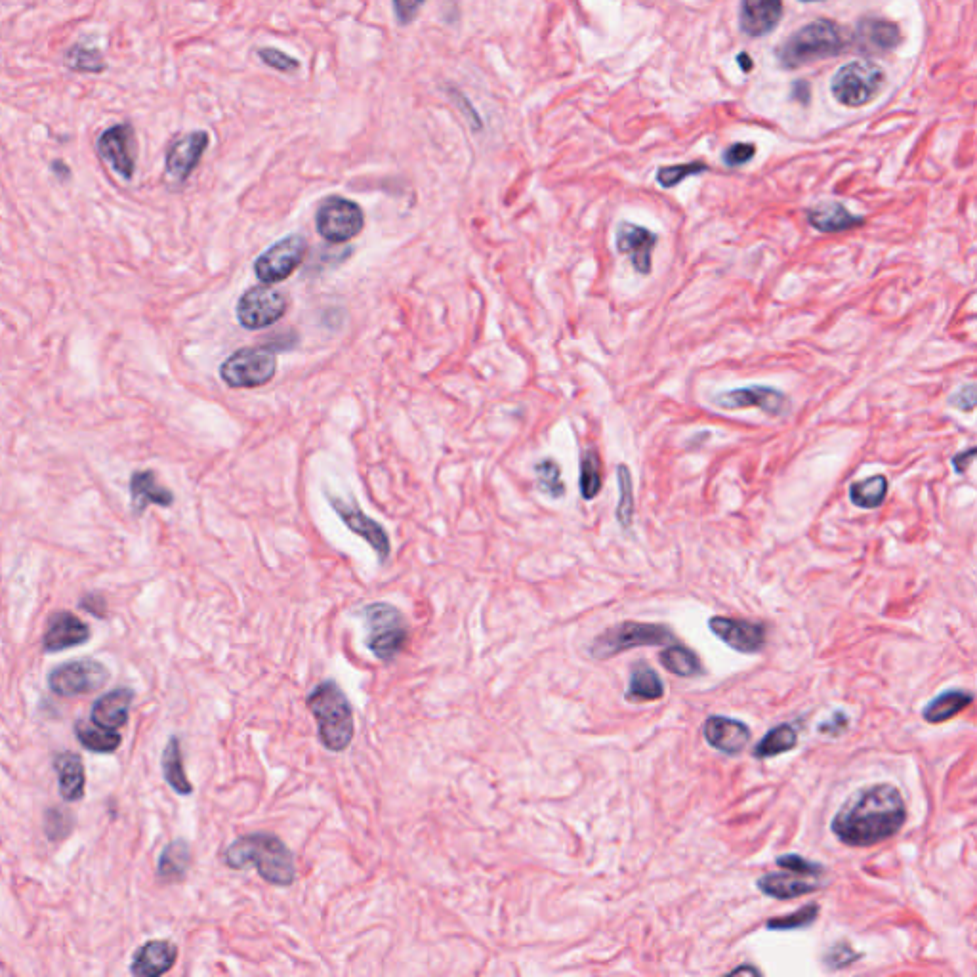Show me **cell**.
Here are the masks:
<instances>
[{
    "instance_id": "6da1fadb",
    "label": "cell",
    "mask_w": 977,
    "mask_h": 977,
    "mask_svg": "<svg viewBox=\"0 0 977 977\" xmlns=\"http://www.w3.org/2000/svg\"><path fill=\"white\" fill-rule=\"evenodd\" d=\"M907 821L901 790L892 783H874L855 790L832 817L831 831L850 848H871L894 838Z\"/></svg>"
},
{
    "instance_id": "7a4b0ae2",
    "label": "cell",
    "mask_w": 977,
    "mask_h": 977,
    "mask_svg": "<svg viewBox=\"0 0 977 977\" xmlns=\"http://www.w3.org/2000/svg\"><path fill=\"white\" fill-rule=\"evenodd\" d=\"M229 869L241 871L252 865L271 886H292L296 880L294 855L289 846L271 832H250L239 836L222 853Z\"/></svg>"
},
{
    "instance_id": "3957f363",
    "label": "cell",
    "mask_w": 977,
    "mask_h": 977,
    "mask_svg": "<svg viewBox=\"0 0 977 977\" xmlns=\"http://www.w3.org/2000/svg\"><path fill=\"white\" fill-rule=\"evenodd\" d=\"M315 720L321 745L331 752H344L355 735L354 708L346 693L333 680L315 686L306 699Z\"/></svg>"
},
{
    "instance_id": "277c9868",
    "label": "cell",
    "mask_w": 977,
    "mask_h": 977,
    "mask_svg": "<svg viewBox=\"0 0 977 977\" xmlns=\"http://www.w3.org/2000/svg\"><path fill=\"white\" fill-rule=\"evenodd\" d=\"M850 44L844 29L831 20H815L796 31L779 48L777 58L785 69H798L808 63L842 54Z\"/></svg>"
},
{
    "instance_id": "5b68a950",
    "label": "cell",
    "mask_w": 977,
    "mask_h": 977,
    "mask_svg": "<svg viewBox=\"0 0 977 977\" xmlns=\"http://www.w3.org/2000/svg\"><path fill=\"white\" fill-rule=\"evenodd\" d=\"M367 628V647L382 663L395 661L409 642V624L392 603L375 602L361 609Z\"/></svg>"
},
{
    "instance_id": "8992f818",
    "label": "cell",
    "mask_w": 977,
    "mask_h": 977,
    "mask_svg": "<svg viewBox=\"0 0 977 977\" xmlns=\"http://www.w3.org/2000/svg\"><path fill=\"white\" fill-rule=\"evenodd\" d=\"M674 642L676 636L666 624L624 621L605 628L602 634L594 638L588 651L594 659L607 661L636 647H657V645H670Z\"/></svg>"
},
{
    "instance_id": "52a82bcc",
    "label": "cell",
    "mask_w": 977,
    "mask_h": 977,
    "mask_svg": "<svg viewBox=\"0 0 977 977\" xmlns=\"http://www.w3.org/2000/svg\"><path fill=\"white\" fill-rule=\"evenodd\" d=\"M277 373V357L270 348H241L220 365V378L229 388L252 390L262 388Z\"/></svg>"
},
{
    "instance_id": "ba28073f",
    "label": "cell",
    "mask_w": 977,
    "mask_h": 977,
    "mask_svg": "<svg viewBox=\"0 0 977 977\" xmlns=\"http://www.w3.org/2000/svg\"><path fill=\"white\" fill-rule=\"evenodd\" d=\"M886 75L873 62H852L840 67L832 77V94L842 105L861 107L873 102L884 88Z\"/></svg>"
},
{
    "instance_id": "9c48e42d",
    "label": "cell",
    "mask_w": 977,
    "mask_h": 977,
    "mask_svg": "<svg viewBox=\"0 0 977 977\" xmlns=\"http://www.w3.org/2000/svg\"><path fill=\"white\" fill-rule=\"evenodd\" d=\"M289 310V296L273 285H258L243 292L237 302V321L243 329L260 331L275 325Z\"/></svg>"
},
{
    "instance_id": "30bf717a",
    "label": "cell",
    "mask_w": 977,
    "mask_h": 977,
    "mask_svg": "<svg viewBox=\"0 0 977 977\" xmlns=\"http://www.w3.org/2000/svg\"><path fill=\"white\" fill-rule=\"evenodd\" d=\"M310 250V243L304 235L292 233L289 237L277 241L270 249L264 250L254 260V275L264 285H275L289 279L298 270Z\"/></svg>"
},
{
    "instance_id": "8fae6325",
    "label": "cell",
    "mask_w": 977,
    "mask_h": 977,
    "mask_svg": "<svg viewBox=\"0 0 977 977\" xmlns=\"http://www.w3.org/2000/svg\"><path fill=\"white\" fill-rule=\"evenodd\" d=\"M365 226V214L361 207L344 197H329L321 203L315 214L317 233L329 243H348L355 239Z\"/></svg>"
},
{
    "instance_id": "7c38bea8",
    "label": "cell",
    "mask_w": 977,
    "mask_h": 977,
    "mask_svg": "<svg viewBox=\"0 0 977 977\" xmlns=\"http://www.w3.org/2000/svg\"><path fill=\"white\" fill-rule=\"evenodd\" d=\"M109 680V670L104 663L94 659L69 661L56 666L48 674V687L60 697H81L98 691Z\"/></svg>"
},
{
    "instance_id": "4fadbf2b",
    "label": "cell",
    "mask_w": 977,
    "mask_h": 977,
    "mask_svg": "<svg viewBox=\"0 0 977 977\" xmlns=\"http://www.w3.org/2000/svg\"><path fill=\"white\" fill-rule=\"evenodd\" d=\"M100 159L109 165L113 172L132 180L136 172V132L130 123H119L104 130L96 142Z\"/></svg>"
},
{
    "instance_id": "5bb4252c",
    "label": "cell",
    "mask_w": 977,
    "mask_h": 977,
    "mask_svg": "<svg viewBox=\"0 0 977 977\" xmlns=\"http://www.w3.org/2000/svg\"><path fill=\"white\" fill-rule=\"evenodd\" d=\"M708 628L716 638L743 655L760 653L768 640V626L749 619L716 615L708 621Z\"/></svg>"
},
{
    "instance_id": "9a60e30c",
    "label": "cell",
    "mask_w": 977,
    "mask_h": 977,
    "mask_svg": "<svg viewBox=\"0 0 977 977\" xmlns=\"http://www.w3.org/2000/svg\"><path fill=\"white\" fill-rule=\"evenodd\" d=\"M327 500L333 506L336 516L348 525V529L357 537H361L363 541L369 542V546L378 554L380 562L384 563L390 558L392 544L388 539V533L384 531V527L378 521L369 518L359 506L336 499L334 495H327Z\"/></svg>"
},
{
    "instance_id": "2e32d148",
    "label": "cell",
    "mask_w": 977,
    "mask_h": 977,
    "mask_svg": "<svg viewBox=\"0 0 977 977\" xmlns=\"http://www.w3.org/2000/svg\"><path fill=\"white\" fill-rule=\"evenodd\" d=\"M722 409H760L770 416L783 415L789 409V397L771 386H747L714 395L712 399Z\"/></svg>"
},
{
    "instance_id": "e0dca14e",
    "label": "cell",
    "mask_w": 977,
    "mask_h": 977,
    "mask_svg": "<svg viewBox=\"0 0 977 977\" xmlns=\"http://www.w3.org/2000/svg\"><path fill=\"white\" fill-rule=\"evenodd\" d=\"M208 142H210V138H208L207 132H203V130H197V132H191V134L172 140L167 149V157H165L168 178L178 182V184L186 182L189 176L193 174V170L199 165V161L203 159V153L207 151Z\"/></svg>"
},
{
    "instance_id": "ac0fdd59",
    "label": "cell",
    "mask_w": 977,
    "mask_h": 977,
    "mask_svg": "<svg viewBox=\"0 0 977 977\" xmlns=\"http://www.w3.org/2000/svg\"><path fill=\"white\" fill-rule=\"evenodd\" d=\"M92 636L90 626L69 611L54 613L42 636V651L44 653H60L71 647L84 645Z\"/></svg>"
},
{
    "instance_id": "d6986e66",
    "label": "cell",
    "mask_w": 977,
    "mask_h": 977,
    "mask_svg": "<svg viewBox=\"0 0 977 977\" xmlns=\"http://www.w3.org/2000/svg\"><path fill=\"white\" fill-rule=\"evenodd\" d=\"M615 243H617V250L630 258L634 270L642 275L651 273L653 249L659 243L657 233L644 226H636L632 222H621L617 228Z\"/></svg>"
},
{
    "instance_id": "ffe728a7",
    "label": "cell",
    "mask_w": 977,
    "mask_h": 977,
    "mask_svg": "<svg viewBox=\"0 0 977 977\" xmlns=\"http://www.w3.org/2000/svg\"><path fill=\"white\" fill-rule=\"evenodd\" d=\"M703 735L712 749L720 750L729 756L741 754L747 749L752 731L741 720L728 716H710L703 726Z\"/></svg>"
},
{
    "instance_id": "44dd1931",
    "label": "cell",
    "mask_w": 977,
    "mask_h": 977,
    "mask_svg": "<svg viewBox=\"0 0 977 977\" xmlns=\"http://www.w3.org/2000/svg\"><path fill=\"white\" fill-rule=\"evenodd\" d=\"M178 958V947L167 939H151L132 957L130 974L136 977L165 976Z\"/></svg>"
},
{
    "instance_id": "7402d4cb",
    "label": "cell",
    "mask_w": 977,
    "mask_h": 977,
    "mask_svg": "<svg viewBox=\"0 0 977 977\" xmlns=\"http://www.w3.org/2000/svg\"><path fill=\"white\" fill-rule=\"evenodd\" d=\"M134 697H136V693L130 687H117V689L105 693L100 699H96V703L92 705V710H90L92 724L98 728L109 729V731H117V729L123 728L128 722V714H130V707L134 703Z\"/></svg>"
},
{
    "instance_id": "603a6c76",
    "label": "cell",
    "mask_w": 977,
    "mask_h": 977,
    "mask_svg": "<svg viewBox=\"0 0 977 977\" xmlns=\"http://www.w3.org/2000/svg\"><path fill=\"white\" fill-rule=\"evenodd\" d=\"M901 42V33L892 21L865 18L855 29V44L861 52L886 54Z\"/></svg>"
},
{
    "instance_id": "cb8c5ba5",
    "label": "cell",
    "mask_w": 977,
    "mask_h": 977,
    "mask_svg": "<svg viewBox=\"0 0 977 977\" xmlns=\"http://www.w3.org/2000/svg\"><path fill=\"white\" fill-rule=\"evenodd\" d=\"M783 14V0H743L741 29L749 37H764L771 33Z\"/></svg>"
},
{
    "instance_id": "d4e9b609",
    "label": "cell",
    "mask_w": 977,
    "mask_h": 977,
    "mask_svg": "<svg viewBox=\"0 0 977 977\" xmlns=\"http://www.w3.org/2000/svg\"><path fill=\"white\" fill-rule=\"evenodd\" d=\"M130 499L136 514H142L149 504L168 508L174 502L172 491L159 483L153 470L134 472L130 478Z\"/></svg>"
},
{
    "instance_id": "484cf974",
    "label": "cell",
    "mask_w": 977,
    "mask_h": 977,
    "mask_svg": "<svg viewBox=\"0 0 977 977\" xmlns=\"http://www.w3.org/2000/svg\"><path fill=\"white\" fill-rule=\"evenodd\" d=\"M756 888L762 894L773 897V899L789 901V899H798V897H804V895H810L821 890V884L798 878V874L787 871V873H770L760 876L756 880Z\"/></svg>"
},
{
    "instance_id": "4316f807",
    "label": "cell",
    "mask_w": 977,
    "mask_h": 977,
    "mask_svg": "<svg viewBox=\"0 0 977 977\" xmlns=\"http://www.w3.org/2000/svg\"><path fill=\"white\" fill-rule=\"evenodd\" d=\"M54 770L58 773V789L63 800L69 804L83 800L86 787L83 758L75 752H62L54 760Z\"/></svg>"
},
{
    "instance_id": "83f0119b",
    "label": "cell",
    "mask_w": 977,
    "mask_h": 977,
    "mask_svg": "<svg viewBox=\"0 0 977 977\" xmlns=\"http://www.w3.org/2000/svg\"><path fill=\"white\" fill-rule=\"evenodd\" d=\"M808 222L811 228L821 233H842L848 229L857 228L865 222L863 216H855L848 208L840 203H823L808 210Z\"/></svg>"
},
{
    "instance_id": "f1b7e54d",
    "label": "cell",
    "mask_w": 977,
    "mask_h": 977,
    "mask_svg": "<svg viewBox=\"0 0 977 977\" xmlns=\"http://www.w3.org/2000/svg\"><path fill=\"white\" fill-rule=\"evenodd\" d=\"M663 697H665V682L661 680V676L647 663H636L632 666L624 699L628 703H651Z\"/></svg>"
},
{
    "instance_id": "f546056e",
    "label": "cell",
    "mask_w": 977,
    "mask_h": 977,
    "mask_svg": "<svg viewBox=\"0 0 977 977\" xmlns=\"http://www.w3.org/2000/svg\"><path fill=\"white\" fill-rule=\"evenodd\" d=\"M972 703H974V695L970 691L947 689L924 707L922 718L928 724H943V722L953 720Z\"/></svg>"
},
{
    "instance_id": "4dcf8cb0",
    "label": "cell",
    "mask_w": 977,
    "mask_h": 977,
    "mask_svg": "<svg viewBox=\"0 0 977 977\" xmlns=\"http://www.w3.org/2000/svg\"><path fill=\"white\" fill-rule=\"evenodd\" d=\"M189 865H191V848L186 840L178 838L170 842L161 853L157 863V876L167 884L182 882L188 876Z\"/></svg>"
},
{
    "instance_id": "1f68e13d",
    "label": "cell",
    "mask_w": 977,
    "mask_h": 977,
    "mask_svg": "<svg viewBox=\"0 0 977 977\" xmlns=\"http://www.w3.org/2000/svg\"><path fill=\"white\" fill-rule=\"evenodd\" d=\"M161 768H163V775H165V781L170 785V789L174 790L176 794L180 796H189L193 794V785L186 775V768H184V756H182V747H180V739L174 735L168 739L167 747L163 750V756H161Z\"/></svg>"
},
{
    "instance_id": "d6a6232c",
    "label": "cell",
    "mask_w": 977,
    "mask_h": 977,
    "mask_svg": "<svg viewBox=\"0 0 977 977\" xmlns=\"http://www.w3.org/2000/svg\"><path fill=\"white\" fill-rule=\"evenodd\" d=\"M659 663L668 672L680 678H695L703 674V663L699 655L686 645L670 644L659 655Z\"/></svg>"
},
{
    "instance_id": "836d02e7",
    "label": "cell",
    "mask_w": 977,
    "mask_h": 977,
    "mask_svg": "<svg viewBox=\"0 0 977 977\" xmlns=\"http://www.w3.org/2000/svg\"><path fill=\"white\" fill-rule=\"evenodd\" d=\"M798 745V731L792 724H779L771 728L752 750V756L758 760H768L779 754H787Z\"/></svg>"
},
{
    "instance_id": "e575fe53",
    "label": "cell",
    "mask_w": 977,
    "mask_h": 977,
    "mask_svg": "<svg viewBox=\"0 0 977 977\" xmlns=\"http://www.w3.org/2000/svg\"><path fill=\"white\" fill-rule=\"evenodd\" d=\"M888 479L882 474L855 481L850 485V499L857 508L874 510L880 508L888 495Z\"/></svg>"
},
{
    "instance_id": "d590c367",
    "label": "cell",
    "mask_w": 977,
    "mask_h": 977,
    "mask_svg": "<svg viewBox=\"0 0 977 977\" xmlns=\"http://www.w3.org/2000/svg\"><path fill=\"white\" fill-rule=\"evenodd\" d=\"M75 735L84 749L96 754H113L121 747L123 741V737L117 731H109L98 726H86L83 722L75 726Z\"/></svg>"
},
{
    "instance_id": "8d00e7d4",
    "label": "cell",
    "mask_w": 977,
    "mask_h": 977,
    "mask_svg": "<svg viewBox=\"0 0 977 977\" xmlns=\"http://www.w3.org/2000/svg\"><path fill=\"white\" fill-rule=\"evenodd\" d=\"M602 458L596 449H586L581 457L579 489L584 500L596 499L602 491Z\"/></svg>"
},
{
    "instance_id": "74e56055",
    "label": "cell",
    "mask_w": 977,
    "mask_h": 977,
    "mask_svg": "<svg viewBox=\"0 0 977 977\" xmlns=\"http://www.w3.org/2000/svg\"><path fill=\"white\" fill-rule=\"evenodd\" d=\"M63 63L75 73H102L107 69L102 52L96 48H86L83 44H73L65 52Z\"/></svg>"
},
{
    "instance_id": "f35d334b",
    "label": "cell",
    "mask_w": 977,
    "mask_h": 977,
    "mask_svg": "<svg viewBox=\"0 0 977 977\" xmlns=\"http://www.w3.org/2000/svg\"><path fill=\"white\" fill-rule=\"evenodd\" d=\"M819 916V905L810 903L800 907L798 911L785 916H775L766 922V928L773 932H792V930H804L811 926Z\"/></svg>"
},
{
    "instance_id": "ab89813d",
    "label": "cell",
    "mask_w": 977,
    "mask_h": 977,
    "mask_svg": "<svg viewBox=\"0 0 977 977\" xmlns=\"http://www.w3.org/2000/svg\"><path fill=\"white\" fill-rule=\"evenodd\" d=\"M537 479H539V489L552 499H560L565 495V485L562 481V468L556 460L544 458L535 466Z\"/></svg>"
},
{
    "instance_id": "60d3db41",
    "label": "cell",
    "mask_w": 977,
    "mask_h": 977,
    "mask_svg": "<svg viewBox=\"0 0 977 977\" xmlns=\"http://www.w3.org/2000/svg\"><path fill=\"white\" fill-rule=\"evenodd\" d=\"M617 479H619V493H621V500L617 506V520L623 529H630L634 518V499H632V478L626 464H619Z\"/></svg>"
},
{
    "instance_id": "b9f144b4",
    "label": "cell",
    "mask_w": 977,
    "mask_h": 977,
    "mask_svg": "<svg viewBox=\"0 0 977 977\" xmlns=\"http://www.w3.org/2000/svg\"><path fill=\"white\" fill-rule=\"evenodd\" d=\"M75 827V817L69 811L50 808L44 813V832L52 842L65 838Z\"/></svg>"
},
{
    "instance_id": "7bdbcfd3",
    "label": "cell",
    "mask_w": 977,
    "mask_h": 977,
    "mask_svg": "<svg viewBox=\"0 0 977 977\" xmlns=\"http://www.w3.org/2000/svg\"><path fill=\"white\" fill-rule=\"evenodd\" d=\"M708 167L705 163H689V165H674V167L659 168L657 172V182L663 188H674L680 182H684L689 176H697L701 172H707Z\"/></svg>"
},
{
    "instance_id": "ee69618b",
    "label": "cell",
    "mask_w": 977,
    "mask_h": 977,
    "mask_svg": "<svg viewBox=\"0 0 977 977\" xmlns=\"http://www.w3.org/2000/svg\"><path fill=\"white\" fill-rule=\"evenodd\" d=\"M775 863L783 871H789V873L798 874V876H821V874H825V867L821 863L804 859L798 853H785V855L777 857Z\"/></svg>"
},
{
    "instance_id": "f6af8a7d",
    "label": "cell",
    "mask_w": 977,
    "mask_h": 977,
    "mask_svg": "<svg viewBox=\"0 0 977 977\" xmlns=\"http://www.w3.org/2000/svg\"><path fill=\"white\" fill-rule=\"evenodd\" d=\"M859 958H861V955L853 951L850 943L842 941V943H834L832 945L829 953H827V957L823 958V962H825V966L829 970H842V968H848L850 964H853Z\"/></svg>"
},
{
    "instance_id": "bcb514c9",
    "label": "cell",
    "mask_w": 977,
    "mask_h": 977,
    "mask_svg": "<svg viewBox=\"0 0 977 977\" xmlns=\"http://www.w3.org/2000/svg\"><path fill=\"white\" fill-rule=\"evenodd\" d=\"M258 56L266 65H270L277 71H283V73H292L298 69V62L294 58L283 54L281 50H275V48H262V50H258Z\"/></svg>"
},
{
    "instance_id": "7dc6e473",
    "label": "cell",
    "mask_w": 977,
    "mask_h": 977,
    "mask_svg": "<svg viewBox=\"0 0 977 977\" xmlns=\"http://www.w3.org/2000/svg\"><path fill=\"white\" fill-rule=\"evenodd\" d=\"M754 153H756V147L752 144H733L724 153V163L728 167H743L754 157Z\"/></svg>"
},
{
    "instance_id": "c3c4849f",
    "label": "cell",
    "mask_w": 977,
    "mask_h": 977,
    "mask_svg": "<svg viewBox=\"0 0 977 977\" xmlns=\"http://www.w3.org/2000/svg\"><path fill=\"white\" fill-rule=\"evenodd\" d=\"M424 0H394V12L401 25H407L415 20L418 10L422 8Z\"/></svg>"
},
{
    "instance_id": "681fc988",
    "label": "cell",
    "mask_w": 977,
    "mask_h": 977,
    "mask_svg": "<svg viewBox=\"0 0 977 977\" xmlns=\"http://www.w3.org/2000/svg\"><path fill=\"white\" fill-rule=\"evenodd\" d=\"M949 403L957 409H962V411H974V407H976V386L974 384L964 386L958 394L949 397Z\"/></svg>"
},
{
    "instance_id": "f907efd6",
    "label": "cell",
    "mask_w": 977,
    "mask_h": 977,
    "mask_svg": "<svg viewBox=\"0 0 977 977\" xmlns=\"http://www.w3.org/2000/svg\"><path fill=\"white\" fill-rule=\"evenodd\" d=\"M81 609H84L86 613L98 617V619H105L107 617V602H105L104 596L100 594H88L84 596L81 600Z\"/></svg>"
},
{
    "instance_id": "816d5d0a",
    "label": "cell",
    "mask_w": 977,
    "mask_h": 977,
    "mask_svg": "<svg viewBox=\"0 0 977 977\" xmlns=\"http://www.w3.org/2000/svg\"><path fill=\"white\" fill-rule=\"evenodd\" d=\"M846 728H848V716H846L844 712H836L829 722L819 724V731H821V733L834 735V737H836V735H842V733L846 731Z\"/></svg>"
},
{
    "instance_id": "f5cc1de1",
    "label": "cell",
    "mask_w": 977,
    "mask_h": 977,
    "mask_svg": "<svg viewBox=\"0 0 977 977\" xmlns=\"http://www.w3.org/2000/svg\"><path fill=\"white\" fill-rule=\"evenodd\" d=\"M976 451H977L976 447H970V449H966V451H962V453H958V455H955V457H953V466H955V472H958V474H962V472H966V470H968V468L972 466V462H974V458H976Z\"/></svg>"
},
{
    "instance_id": "db71d44e",
    "label": "cell",
    "mask_w": 977,
    "mask_h": 977,
    "mask_svg": "<svg viewBox=\"0 0 977 977\" xmlns=\"http://www.w3.org/2000/svg\"><path fill=\"white\" fill-rule=\"evenodd\" d=\"M52 172H54L58 178H63V180H69V176H71V170H69V167H67L63 161H54V163H52Z\"/></svg>"
},
{
    "instance_id": "11a10c76",
    "label": "cell",
    "mask_w": 977,
    "mask_h": 977,
    "mask_svg": "<svg viewBox=\"0 0 977 977\" xmlns=\"http://www.w3.org/2000/svg\"><path fill=\"white\" fill-rule=\"evenodd\" d=\"M747 972H749V974H754V976H758V974H760V970H756V968H752V966H741V968H735V970H731L729 974H747Z\"/></svg>"
},
{
    "instance_id": "9f6ffc18",
    "label": "cell",
    "mask_w": 977,
    "mask_h": 977,
    "mask_svg": "<svg viewBox=\"0 0 977 977\" xmlns=\"http://www.w3.org/2000/svg\"><path fill=\"white\" fill-rule=\"evenodd\" d=\"M739 62H741V67H743L745 71L752 69V60H750L747 54H741V56H739Z\"/></svg>"
},
{
    "instance_id": "6f0895ef",
    "label": "cell",
    "mask_w": 977,
    "mask_h": 977,
    "mask_svg": "<svg viewBox=\"0 0 977 977\" xmlns=\"http://www.w3.org/2000/svg\"><path fill=\"white\" fill-rule=\"evenodd\" d=\"M802 2H819V0H802Z\"/></svg>"
}]
</instances>
